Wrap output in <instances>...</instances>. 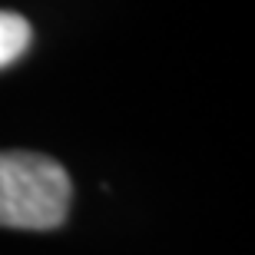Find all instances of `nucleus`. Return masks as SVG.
Instances as JSON below:
<instances>
[{
	"label": "nucleus",
	"instance_id": "2",
	"mask_svg": "<svg viewBox=\"0 0 255 255\" xmlns=\"http://www.w3.org/2000/svg\"><path fill=\"white\" fill-rule=\"evenodd\" d=\"M30 40H33V30L20 13H10V10H0V70L10 63H17L23 53H27Z\"/></svg>",
	"mask_w": 255,
	"mask_h": 255
},
{
	"label": "nucleus",
	"instance_id": "1",
	"mask_svg": "<svg viewBox=\"0 0 255 255\" xmlns=\"http://www.w3.org/2000/svg\"><path fill=\"white\" fill-rule=\"evenodd\" d=\"M70 176L40 152H0V226L47 232L70 212Z\"/></svg>",
	"mask_w": 255,
	"mask_h": 255
}]
</instances>
